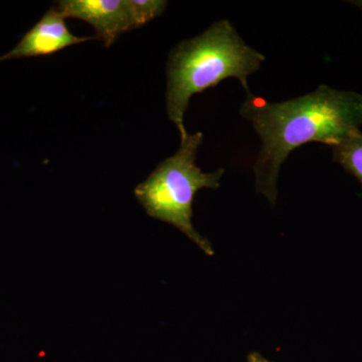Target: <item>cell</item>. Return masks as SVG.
<instances>
[{
  "instance_id": "cell-1",
  "label": "cell",
  "mask_w": 362,
  "mask_h": 362,
  "mask_svg": "<svg viewBox=\"0 0 362 362\" xmlns=\"http://www.w3.org/2000/svg\"><path fill=\"white\" fill-rule=\"evenodd\" d=\"M240 112L261 138L254 165L257 192L275 206L279 173L293 150L310 142L332 148L361 131L362 94L320 85L304 96L272 103L250 92Z\"/></svg>"
},
{
  "instance_id": "cell-2",
  "label": "cell",
  "mask_w": 362,
  "mask_h": 362,
  "mask_svg": "<svg viewBox=\"0 0 362 362\" xmlns=\"http://www.w3.org/2000/svg\"><path fill=\"white\" fill-rule=\"evenodd\" d=\"M265 59L226 20L216 21L201 35L176 45L168 57L166 109L180 140L188 135L185 115L194 95L216 87L228 78H238L247 94V78Z\"/></svg>"
},
{
  "instance_id": "cell-3",
  "label": "cell",
  "mask_w": 362,
  "mask_h": 362,
  "mask_svg": "<svg viewBox=\"0 0 362 362\" xmlns=\"http://www.w3.org/2000/svg\"><path fill=\"white\" fill-rule=\"evenodd\" d=\"M204 134L197 132L181 140L175 156L164 159L147 180L135 188V197L147 214L175 226L194 243L207 256L214 254L211 242L192 225L195 194L202 188L218 189L225 169L202 173L197 168V150Z\"/></svg>"
},
{
  "instance_id": "cell-4",
  "label": "cell",
  "mask_w": 362,
  "mask_h": 362,
  "mask_svg": "<svg viewBox=\"0 0 362 362\" xmlns=\"http://www.w3.org/2000/svg\"><path fill=\"white\" fill-rule=\"evenodd\" d=\"M57 4L64 18H78L92 25L107 47L136 28L128 0H61Z\"/></svg>"
},
{
  "instance_id": "cell-5",
  "label": "cell",
  "mask_w": 362,
  "mask_h": 362,
  "mask_svg": "<svg viewBox=\"0 0 362 362\" xmlns=\"http://www.w3.org/2000/svg\"><path fill=\"white\" fill-rule=\"evenodd\" d=\"M65 20L56 6L51 7L11 52L0 57V63L14 59L51 56L71 45L98 40L97 37H78L73 35Z\"/></svg>"
},
{
  "instance_id": "cell-6",
  "label": "cell",
  "mask_w": 362,
  "mask_h": 362,
  "mask_svg": "<svg viewBox=\"0 0 362 362\" xmlns=\"http://www.w3.org/2000/svg\"><path fill=\"white\" fill-rule=\"evenodd\" d=\"M333 160L354 176L362 187V133L350 135L337 146L332 147Z\"/></svg>"
},
{
  "instance_id": "cell-7",
  "label": "cell",
  "mask_w": 362,
  "mask_h": 362,
  "mask_svg": "<svg viewBox=\"0 0 362 362\" xmlns=\"http://www.w3.org/2000/svg\"><path fill=\"white\" fill-rule=\"evenodd\" d=\"M135 28H139L158 18L168 6L164 0H128Z\"/></svg>"
},
{
  "instance_id": "cell-8",
  "label": "cell",
  "mask_w": 362,
  "mask_h": 362,
  "mask_svg": "<svg viewBox=\"0 0 362 362\" xmlns=\"http://www.w3.org/2000/svg\"><path fill=\"white\" fill-rule=\"evenodd\" d=\"M249 362H269L268 361H266L265 358H263L259 354H252L249 357Z\"/></svg>"
},
{
  "instance_id": "cell-9",
  "label": "cell",
  "mask_w": 362,
  "mask_h": 362,
  "mask_svg": "<svg viewBox=\"0 0 362 362\" xmlns=\"http://www.w3.org/2000/svg\"><path fill=\"white\" fill-rule=\"evenodd\" d=\"M349 4H354V6L358 7L362 11V0H354V1H349Z\"/></svg>"
}]
</instances>
